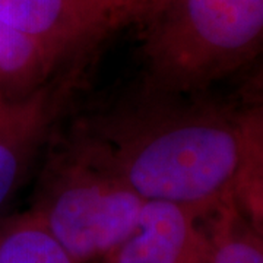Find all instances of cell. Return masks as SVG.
Segmentation results:
<instances>
[{
    "label": "cell",
    "mask_w": 263,
    "mask_h": 263,
    "mask_svg": "<svg viewBox=\"0 0 263 263\" xmlns=\"http://www.w3.org/2000/svg\"><path fill=\"white\" fill-rule=\"evenodd\" d=\"M70 136L143 200L199 218L235 205L249 168L237 113L192 98L139 92L85 117Z\"/></svg>",
    "instance_id": "1"
},
{
    "label": "cell",
    "mask_w": 263,
    "mask_h": 263,
    "mask_svg": "<svg viewBox=\"0 0 263 263\" xmlns=\"http://www.w3.org/2000/svg\"><path fill=\"white\" fill-rule=\"evenodd\" d=\"M142 94L195 98L263 53V0H143Z\"/></svg>",
    "instance_id": "2"
},
{
    "label": "cell",
    "mask_w": 263,
    "mask_h": 263,
    "mask_svg": "<svg viewBox=\"0 0 263 263\" xmlns=\"http://www.w3.org/2000/svg\"><path fill=\"white\" fill-rule=\"evenodd\" d=\"M142 199L70 136L40 173L31 211L78 263H98L135 230Z\"/></svg>",
    "instance_id": "3"
},
{
    "label": "cell",
    "mask_w": 263,
    "mask_h": 263,
    "mask_svg": "<svg viewBox=\"0 0 263 263\" xmlns=\"http://www.w3.org/2000/svg\"><path fill=\"white\" fill-rule=\"evenodd\" d=\"M0 19L63 60L130 21L124 0H0Z\"/></svg>",
    "instance_id": "4"
},
{
    "label": "cell",
    "mask_w": 263,
    "mask_h": 263,
    "mask_svg": "<svg viewBox=\"0 0 263 263\" xmlns=\"http://www.w3.org/2000/svg\"><path fill=\"white\" fill-rule=\"evenodd\" d=\"M186 208L145 200L135 230L98 263H208L209 234Z\"/></svg>",
    "instance_id": "5"
},
{
    "label": "cell",
    "mask_w": 263,
    "mask_h": 263,
    "mask_svg": "<svg viewBox=\"0 0 263 263\" xmlns=\"http://www.w3.org/2000/svg\"><path fill=\"white\" fill-rule=\"evenodd\" d=\"M46 85L34 95L9 104L0 122V209L21 187L50 136L59 94Z\"/></svg>",
    "instance_id": "6"
},
{
    "label": "cell",
    "mask_w": 263,
    "mask_h": 263,
    "mask_svg": "<svg viewBox=\"0 0 263 263\" xmlns=\"http://www.w3.org/2000/svg\"><path fill=\"white\" fill-rule=\"evenodd\" d=\"M59 62L44 43L0 19L2 103H19L44 88Z\"/></svg>",
    "instance_id": "7"
},
{
    "label": "cell",
    "mask_w": 263,
    "mask_h": 263,
    "mask_svg": "<svg viewBox=\"0 0 263 263\" xmlns=\"http://www.w3.org/2000/svg\"><path fill=\"white\" fill-rule=\"evenodd\" d=\"M0 263H78L34 211L0 222Z\"/></svg>",
    "instance_id": "8"
},
{
    "label": "cell",
    "mask_w": 263,
    "mask_h": 263,
    "mask_svg": "<svg viewBox=\"0 0 263 263\" xmlns=\"http://www.w3.org/2000/svg\"><path fill=\"white\" fill-rule=\"evenodd\" d=\"M208 263H263V227L246 218L237 203L215 215Z\"/></svg>",
    "instance_id": "9"
},
{
    "label": "cell",
    "mask_w": 263,
    "mask_h": 263,
    "mask_svg": "<svg viewBox=\"0 0 263 263\" xmlns=\"http://www.w3.org/2000/svg\"><path fill=\"white\" fill-rule=\"evenodd\" d=\"M234 111L245 132L249 148V168L246 177L250 174L263 173V104L237 108Z\"/></svg>",
    "instance_id": "10"
},
{
    "label": "cell",
    "mask_w": 263,
    "mask_h": 263,
    "mask_svg": "<svg viewBox=\"0 0 263 263\" xmlns=\"http://www.w3.org/2000/svg\"><path fill=\"white\" fill-rule=\"evenodd\" d=\"M237 206L254 222L263 221V173L247 176L235 200Z\"/></svg>",
    "instance_id": "11"
},
{
    "label": "cell",
    "mask_w": 263,
    "mask_h": 263,
    "mask_svg": "<svg viewBox=\"0 0 263 263\" xmlns=\"http://www.w3.org/2000/svg\"><path fill=\"white\" fill-rule=\"evenodd\" d=\"M126 3H127V6H129V9H130V18H132V13H133V10L136 9L138 6H139V3H142L143 0H124ZM130 22V21H129Z\"/></svg>",
    "instance_id": "12"
},
{
    "label": "cell",
    "mask_w": 263,
    "mask_h": 263,
    "mask_svg": "<svg viewBox=\"0 0 263 263\" xmlns=\"http://www.w3.org/2000/svg\"><path fill=\"white\" fill-rule=\"evenodd\" d=\"M8 107H9V104L0 108V122H2V120H3V117L6 116V111H8Z\"/></svg>",
    "instance_id": "13"
},
{
    "label": "cell",
    "mask_w": 263,
    "mask_h": 263,
    "mask_svg": "<svg viewBox=\"0 0 263 263\" xmlns=\"http://www.w3.org/2000/svg\"><path fill=\"white\" fill-rule=\"evenodd\" d=\"M5 105H8V104H3L2 101H0V108H2V107H5Z\"/></svg>",
    "instance_id": "14"
}]
</instances>
